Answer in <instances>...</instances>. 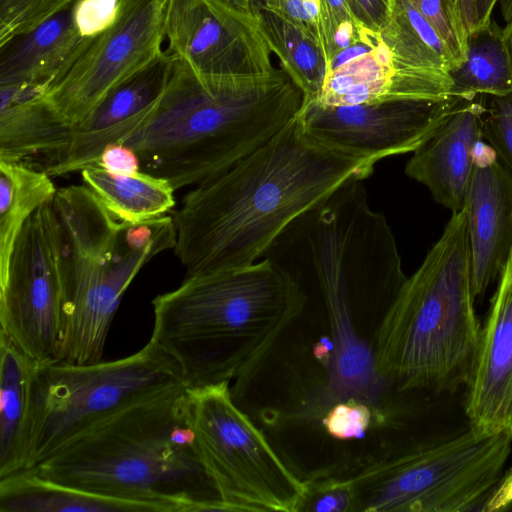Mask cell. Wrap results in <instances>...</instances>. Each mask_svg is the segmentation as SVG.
Segmentation results:
<instances>
[{
  "instance_id": "cell-32",
  "label": "cell",
  "mask_w": 512,
  "mask_h": 512,
  "mask_svg": "<svg viewBox=\"0 0 512 512\" xmlns=\"http://www.w3.org/2000/svg\"><path fill=\"white\" fill-rule=\"evenodd\" d=\"M482 137L512 171V93L489 96L483 115Z\"/></svg>"
},
{
  "instance_id": "cell-45",
  "label": "cell",
  "mask_w": 512,
  "mask_h": 512,
  "mask_svg": "<svg viewBox=\"0 0 512 512\" xmlns=\"http://www.w3.org/2000/svg\"><path fill=\"white\" fill-rule=\"evenodd\" d=\"M505 511H512V502L509 504Z\"/></svg>"
},
{
  "instance_id": "cell-22",
  "label": "cell",
  "mask_w": 512,
  "mask_h": 512,
  "mask_svg": "<svg viewBox=\"0 0 512 512\" xmlns=\"http://www.w3.org/2000/svg\"><path fill=\"white\" fill-rule=\"evenodd\" d=\"M35 364L0 334V479L28 468Z\"/></svg>"
},
{
  "instance_id": "cell-24",
  "label": "cell",
  "mask_w": 512,
  "mask_h": 512,
  "mask_svg": "<svg viewBox=\"0 0 512 512\" xmlns=\"http://www.w3.org/2000/svg\"><path fill=\"white\" fill-rule=\"evenodd\" d=\"M449 75L452 96L474 99L512 93V52L504 27L491 18L468 34L465 60Z\"/></svg>"
},
{
  "instance_id": "cell-41",
  "label": "cell",
  "mask_w": 512,
  "mask_h": 512,
  "mask_svg": "<svg viewBox=\"0 0 512 512\" xmlns=\"http://www.w3.org/2000/svg\"><path fill=\"white\" fill-rule=\"evenodd\" d=\"M498 1L499 0H476L478 27L487 24L491 20L493 9Z\"/></svg>"
},
{
  "instance_id": "cell-16",
  "label": "cell",
  "mask_w": 512,
  "mask_h": 512,
  "mask_svg": "<svg viewBox=\"0 0 512 512\" xmlns=\"http://www.w3.org/2000/svg\"><path fill=\"white\" fill-rule=\"evenodd\" d=\"M498 280L466 385L464 410L478 433L512 436V251Z\"/></svg>"
},
{
  "instance_id": "cell-11",
  "label": "cell",
  "mask_w": 512,
  "mask_h": 512,
  "mask_svg": "<svg viewBox=\"0 0 512 512\" xmlns=\"http://www.w3.org/2000/svg\"><path fill=\"white\" fill-rule=\"evenodd\" d=\"M63 262L62 231L52 200L23 226L0 279V334L39 362L58 357Z\"/></svg>"
},
{
  "instance_id": "cell-7",
  "label": "cell",
  "mask_w": 512,
  "mask_h": 512,
  "mask_svg": "<svg viewBox=\"0 0 512 512\" xmlns=\"http://www.w3.org/2000/svg\"><path fill=\"white\" fill-rule=\"evenodd\" d=\"M53 205L64 245L58 362L103 360L107 334L126 289L155 256L174 249L173 217L139 224L114 217L86 185L57 189Z\"/></svg>"
},
{
  "instance_id": "cell-8",
  "label": "cell",
  "mask_w": 512,
  "mask_h": 512,
  "mask_svg": "<svg viewBox=\"0 0 512 512\" xmlns=\"http://www.w3.org/2000/svg\"><path fill=\"white\" fill-rule=\"evenodd\" d=\"M511 451V435L469 423L436 435L351 475L355 512H482Z\"/></svg>"
},
{
  "instance_id": "cell-36",
  "label": "cell",
  "mask_w": 512,
  "mask_h": 512,
  "mask_svg": "<svg viewBox=\"0 0 512 512\" xmlns=\"http://www.w3.org/2000/svg\"><path fill=\"white\" fill-rule=\"evenodd\" d=\"M120 0H76L73 18L83 38H93L107 30L116 20Z\"/></svg>"
},
{
  "instance_id": "cell-38",
  "label": "cell",
  "mask_w": 512,
  "mask_h": 512,
  "mask_svg": "<svg viewBox=\"0 0 512 512\" xmlns=\"http://www.w3.org/2000/svg\"><path fill=\"white\" fill-rule=\"evenodd\" d=\"M99 165L117 175H130L141 170L137 153L121 143L108 145L101 154Z\"/></svg>"
},
{
  "instance_id": "cell-6",
  "label": "cell",
  "mask_w": 512,
  "mask_h": 512,
  "mask_svg": "<svg viewBox=\"0 0 512 512\" xmlns=\"http://www.w3.org/2000/svg\"><path fill=\"white\" fill-rule=\"evenodd\" d=\"M475 300L462 207L382 316L372 346L379 375L400 391L466 387L481 339Z\"/></svg>"
},
{
  "instance_id": "cell-44",
  "label": "cell",
  "mask_w": 512,
  "mask_h": 512,
  "mask_svg": "<svg viewBox=\"0 0 512 512\" xmlns=\"http://www.w3.org/2000/svg\"><path fill=\"white\" fill-rule=\"evenodd\" d=\"M504 32L507 38V42L509 44L510 50L512 52V20L504 26Z\"/></svg>"
},
{
  "instance_id": "cell-1",
  "label": "cell",
  "mask_w": 512,
  "mask_h": 512,
  "mask_svg": "<svg viewBox=\"0 0 512 512\" xmlns=\"http://www.w3.org/2000/svg\"><path fill=\"white\" fill-rule=\"evenodd\" d=\"M376 162L312 137L297 114L268 142L193 186L174 213V252L186 276L253 264L301 215Z\"/></svg>"
},
{
  "instance_id": "cell-13",
  "label": "cell",
  "mask_w": 512,
  "mask_h": 512,
  "mask_svg": "<svg viewBox=\"0 0 512 512\" xmlns=\"http://www.w3.org/2000/svg\"><path fill=\"white\" fill-rule=\"evenodd\" d=\"M465 100L450 96L334 107L303 103L298 114L318 141L377 163L415 152Z\"/></svg>"
},
{
  "instance_id": "cell-19",
  "label": "cell",
  "mask_w": 512,
  "mask_h": 512,
  "mask_svg": "<svg viewBox=\"0 0 512 512\" xmlns=\"http://www.w3.org/2000/svg\"><path fill=\"white\" fill-rule=\"evenodd\" d=\"M484 96L466 99L406 163V175L426 186L452 213L464 205L483 139Z\"/></svg>"
},
{
  "instance_id": "cell-43",
  "label": "cell",
  "mask_w": 512,
  "mask_h": 512,
  "mask_svg": "<svg viewBox=\"0 0 512 512\" xmlns=\"http://www.w3.org/2000/svg\"><path fill=\"white\" fill-rule=\"evenodd\" d=\"M500 11L505 24L512 20V0H499Z\"/></svg>"
},
{
  "instance_id": "cell-26",
  "label": "cell",
  "mask_w": 512,
  "mask_h": 512,
  "mask_svg": "<svg viewBox=\"0 0 512 512\" xmlns=\"http://www.w3.org/2000/svg\"><path fill=\"white\" fill-rule=\"evenodd\" d=\"M51 178L30 164L0 160V279L25 223L54 199L57 188Z\"/></svg>"
},
{
  "instance_id": "cell-25",
  "label": "cell",
  "mask_w": 512,
  "mask_h": 512,
  "mask_svg": "<svg viewBox=\"0 0 512 512\" xmlns=\"http://www.w3.org/2000/svg\"><path fill=\"white\" fill-rule=\"evenodd\" d=\"M1 512H144L135 504L101 497L26 469L0 479Z\"/></svg>"
},
{
  "instance_id": "cell-20",
  "label": "cell",
  "mask_w": 512,
  "mask_h": 512,
  "mask_svg": "<svg viewBox=\"0 0 512 512\" xmlns=\"http://www.w3.org/2000/svg\"><path fill=\"white\" fill-rule=\"evenodd\" d=\"M72 5L0 47V86L32 88L44 94L75 60L89 38L78 32Z\"/></svg>"
},
{
  "instance_id": "cell-37",
  "label": "cell",
  "mask_w": 512,
  "mask_h": 512,
  "mask_svg": "<svg viewBox=\"0 0 512 512\" xmlns=\"http://www.w3.org/2000/svg\"><path fill=\"white\" fill-rule=\"evenodd\" d=\"M356 20L365 28L380 33L387 23L392 0H346Z\"/></svg>"
},
{
  "instance_id": "cell-28",
  "label": "cell",
  "mask_w": 512,
  "mask_h": 512,
  "mask_svg": "<svg viewBox=\"0 0 512 512\" xmlns=\"http://www.w3.org/2000/svg\"><path fill=\"white\" fill-rule=\"evenodd\" d=\"M380 36L399 62L449 73L451 59L444 41L408 0H392L390 16Z\"/></svg>"
},
{
  "instance_id": "cell-27",
  "label": "cell",
  "mask_w": 512,
  "mask_h": 512,
  "mask_svg": "<svg viewBox=\"0 0 512 512\" xmlns=\"http://www.w3.org/2000/svg\"><path fill=\"white\" fill-rule=\"evenodd\" d=\"M254 13L260 28L281 67L301 89L304 103L317 100L328 73L322 47L299 27L256 4Z\"/></svg>"
},
{
  "instance_id": "cell-4",
  "label": "cell",
  "mask_w": 512,
  "mask_h": 512,
  "mask_svg": "<svg viewBox=\"0 0 512 512\" xmlns=\"http://www.w3.org/2000/svg\"><path fill=\"white\" fill-rule=\"evenodd\" d=\"M150 340L178 366L189 389L230 382L240 397L307 297L267 257L233 269L186 276L152 301Z\"/></svg>"
},
{
  "instance_id": "cell-34",
  "label": "cell",
  "mask_w": 512,
  "mask_h": 512,
  "mask_svg": "<svg viewBox=\"0 0 512 512\" xmlns=\"http://www.w3.org/2000/svg\"><path fill=\"white\" fill-rule=\"evenodd\" d=\"M372 420L368 404L341 401L335 404L323 419L326 431L335 439L351 440L363 437Z\"/></svg>"
},
{
  "instance_id": "cell-31",
  "label": "cell",
  "mask_w": 512,
  "mask_h": 512,
  "mask_svg": "<svg viewBox=\"0 0 512 512\" xmlns=\"http://www.w3.org/2000/svg\"><path fill=\"white\" fill-rule=\"evenodd\" d=\"M408 1L432 25L444 41L451 59L450 70L459 66L466 56V35L455 0Z\"/></svg>"
},
{
  "instance_id": "cell-42",
  "label": "cell",
  "mask_w": 512,
  "mask_h": 512,
  "mask_svg": "<svg viewBox=\"0 0 512 512\" xmlns=\"http://www.w3.org/2000/svg\"><path fill=\"white\" fill-rule=\"evenodd\" d=\"M228 4L246 11V12H254V8L257 4L256 0H224Z\"/></svg>"
},
{
  "instance_id": "cell-10",
  "label": "cell",
  "mask_w": 512,
  "mask_h": 512,
  "mask_svg": "<svg viewBox=\"0 0 512 512\" xmlns=\"http://www.w3.org/2000/svg\"><path fill=\"white\" fill-rule=\"evenodd\" d=\"M189 390L199 453L227 510L297 512L306 482L237 406L229 382Z\"/></svg>"
},
{
  "instance_id": "cell-9",
  "label": "cell",
  "mask_w": 512,
  "mask_h": 512,
  "mask_svg": "<svg viewBox=\"0 0 512 512\" xmlns=\"http://www.w3.org/2000/svg\"><path fill=\"white\" fill-rule=\"evenodd\" d=\"M179 384L178 366L151 340L114 361H36L27 469L117 411Z\"/></svg>"
},
{
  "instance_id": "cell-30",
  "label": "cell",
  "mask_w": 512,
  "mask_h": 512,
  "mask_svg": "<svg viewBox=\"0 0 512 512\" xmlns=\"http://www.w3.org/2000/svg\"><path fill=\"white\" fill-rule=\"evenodd\" d=\"M76 0H0V47L36 29Z\"/></svg>"
},
{
  "instance_id": "cell-29",
  "label": "cell",
  "mask_w": 512,
  "mask_h": 512,
  "mask_svg": "<svg viewBox=\"0 0 512 512\" xmlns=\"http://www.w3.org/2000/svg\"><path fill=\"white\" fill-rule=\"evenodd\" d=\"M323 49L328 62L343 50L378 34L361 25L346 0H319Z\"/></svg>"
},
{
  "instance_id": "cell-15",
  "label": "cell",
  "mask_w": 512,
  "mask_h": 512,
  "mask_svg": "<svg viewBox=\"0 0 512 512\" xmlns=\"http://www.w3.org/2000/svg\"><path fill=\"white\" fill-rule=\"evenodd\" d=\"M174 65L175 59L166 50L157 61L112 91L71 129L62 149L44 158L42 170L57 177L99 165L108 145L123 142L148 120Z\"/></svg>"
},
{
  "instance_id": "cell-2",
  "label": "cell",
  "mask_w": 512,
  "mask_h": 512,
  "mask_svg": "<svg viewBox=\"0 0 512 512\" xmlns=\"http://www.w3.org/2000/svg\"><path fill=\"white\" fill-rule=\"evenodd\" d=\"M31 469L144 512L228 511L201 459L185 384L117 411Z\"/></svg>"
},
{
  "instance_id": "cell-14",
  "label": "cell",
  "mask_w": 512,
  "mask_h": 512,
  "mask_svg": "<svg viewBox=\"0 0 512 512\" xmlns=\"http://www.w3.org/2000/svg\"><path fill=\"white\" fill-rule=\"evenodd\" d=\"M167 52L206 75H257L276 67L254 12L224 0H167Z\"/></svg>"
},
{
  "instance_id": "cell-39",
  "label": "cell",
  "mask_w": 512,
  "mask_h": 512,
  "mask_svg": "<svg viewBox=\"0 0 512 512\" xmlns=\"http://www.w3.org/2000/svg\"><path fill=\"white\" fill-rule=\"evenodd\" d=\"M512 502V468L504 473L501 480L486 501L482 512L503 511Z\"/></svg>"
},
{
  "instance_id": "cell-33",
  "label": "cell",
  "mask_w": 512,
  "mask_h": 512,
  "mask_svg": "<svg viewBox=\"0 0 512 512\" xmlns=\"http://www.w3.org/2000/svg\"><path fill=\"white\" fill-rule=\"evenodd\" d=\"M306 484L307 489L297 512H355L356 493L349 477Z\"/></svg>"
},
{
  "instance_id": "cell-21",
  "label": "cell",
  "mask_w": 512,
  "mask_h": 512,
  "mask_svg": "<svg viewBox=\"0 0 512 512\" xmlns=\"http://www.w3.org/2000/svg\"><path fill=\"white\" fill-rule=\"evenodd\" d=\"M71 129L37 90L0 86V160L51 156L67 144Z\"/></svg>"
},
{
  "instance_id": "cell-23",
  "label": "cell",
  "mask_w": 512,
  "mask_h": 512,
  "mask_svg": "<svg viewBox=\"0 0 512 512\" xmlns=\"http://www.w3.org/2000/svg\"><path fill=\"white\" fill-rule=\"evenodd\" d=\"M81 177L106 209L123 222L139 224L155 220L175 206V189L171 183L143 170L117 175L96 165L83 169Z\"/></svg>"
},
{
  "instance_id": "cell-3",
  "label": "cell",
  "mask_w": 512,
  "mask_h": 512,
  "mask_svg": "<svg viewBox=\"0 0 512 512\" xmlns=\"http://www.w3.org/2000/svg\"><path fill=\"white\" fill-rule=\"evenodd\" d=\"M304 94L281 68L257 75H206L175 60L144 125L121 144L141 170L179 190L228 170L279 133Z\"/></svg>"
},
{
  "instance_id": "cell-17",
  "label": "cell",
  "mask_w": 512,
  "mask_h": 512,
  "mask_svg": "<svg viewBox=\"0 0 512 512\" xmlns=\"http://www.w3.org/2000/svg\"><path fill=\"white\" fill-rule=\"evenodd\" d=\"M463 207L475 299L500 276L512 251V175L491 147L480 143Z\"/></svg>"
},
{
  "instance_id": "cell-35",
  "label": "cell",
  "mask_w": 512,
  "mask_h": 512,
  "mask_svg": "<svg viewBox=\"0 0 512 512\" xmlns=\"http://www.w3.org/2000/svg\"><path fill=\"white\" fill-rule=\"evenodd\" d=\"M261 4L299 27L323 49L319 0H262Z\"/></svg>"
},
{
  "instance_id": "cell-12",
  "label": "cell",
  "mask_w": 512,
  "mask_h": 512,
  "mask_svg": "<svg viewBox=\"0 0 512 512\" xmlns=\"http://www.w3.org/2000/svg\"><path fill=\"white\" fill-rule=\"evenodd\" d=\"M167 0H120L115 22L85 48L42 95L73 128L116 88L149 67L166 50Z\"/></svg>"
},
{
  "instance_id": "cell-40",
  "label": "cell",
  "mask_w": 512,
  "mask_h": 512,
  "mask_svg": "<svg viewBox=\"0 0 512 512\" xmlns=\"http://www.w3.org/2000/svg\"><path fill=\"white\" fill-rule=\"evenodd\" d=\"M459 18L467 36L477 27L476 0H455Z\"/></svg>"
},
{
  "instance_id": "cell-5",
  "label": "cell",
  "mask_w": 512,
  "mask_h": 512,
  "mask_svg": "<svg viewBox=\"0 0 512 512\" xmlns=\"http://www.w3.org/2000/svg\"><path fill=\"white\" fill-rule=\"evenodd\" d=\"M266 257L323 305L333 344L327 366L330 398L372 405L384 379L375 368L372 346L354 328L353 309L356 303H384L388 297L398 262L388 235L360 214L321 208L292 223Z\"/></svg>"
},
{
  "instance_id": "cell-18",
  "label": "cell",
  "mask_w": 512,
  "mask_h": 512,
  "mask_svg": "<svg viewBox=\"0 0 512 512\" xmlns=\"http://www.w3.org/2000/svg\"><path fill=\"white\" fill-rule=\"evenodd\" d=\"M451 87L449 73L417 69L399 62L381 38L370 51L331 70L313 103L334 107L439 100L451 96Z\"/></svg>"
}]
</instances>
